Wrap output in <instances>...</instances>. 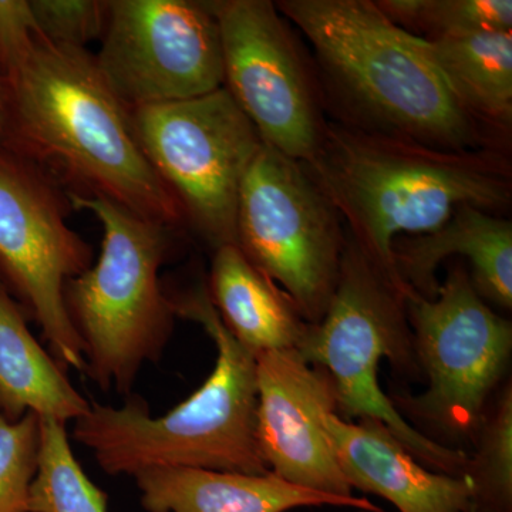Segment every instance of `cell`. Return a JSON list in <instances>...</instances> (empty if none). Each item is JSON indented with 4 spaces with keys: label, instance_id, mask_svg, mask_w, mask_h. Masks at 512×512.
<instances>
[{
    "label": "cell",
    "instance_id": "cell-16",
    "mask_svg": "<svg viewBox=\"0 0 512 512\" xmlns=\"http://www.w3.org/2000/svg\"><path fill=\"white\" fill-rule=\"evenodd\" d=\"M147 512H289L306 507L380 510L366 497L340 498L298 487L274 473L239 474L202 468L158 467L136 477Z\"/></svg>",
    "mask_w": 512,
    "mask_h": 512
},
{
    "label": "cell",
    "instance_id": "cell-24",
    "mask_svg": "<svg viewBox=\"0 0 512 512\" xmlns=\"http://www.w3.org/2000/svg\"><path fill=\"white\" fill-rule=\"evenodd\" d=\"M37 26L53 42L87 49L109 26L111 0H32Z\"/></svg>",
    "mask_w": 512,
    "mask_h": 512
},
{
    "label": "cell",
    "instance_id": "cell-13",
    "mask_svg": "<svg viewBox=\"0 0 512 512\" xmlns=\"http://www.w3.org/2000/svg\"><path fill=\"white\" fill-rule=\"evenodd\" d=\"M256 441L265 466L298 487L353 498L326 419L338 414V393L325 369L296 350L256 356Z\"/></svg>",
    "mask_w": 512,
    "mask_h": 512
},
{
    "label": "cell",
    "instance_id": "cell-23",
    "mask_svg": "<svg viewBox=\"0 0 512 512\" xmlns=\"http://www.w3.org/2000/svg\"><path fill=\"white\" fill-rule=\"evenodd\" d=\"M40 417L18 421L0 416V512H29V494L37 470Z\"/></svg>",
    "mask_w": 512,
    "mask_h": 512
},
{
    "label": "cell",
    "instance_id": "cell-15",
    "mask_svg": "<svg viewBox=\"0 0 512 512\" xmlns=\"http://www.w3.org/2000/svg\"><path fill=\"white\" fill-rule=\"evenodd\" d=\"M451 255L467 258L477 292L505 311L512 308V224L476 207L458 208L429 234L396 239L394 262L404 284L421 298L434 299L437 269Z\"/></svg>",
    "mask_w": 512,
    "mask_h": 512
},
{
    "label": "cell",
    "instance_id": "cell-22",
    "mask_svg": "<svg viewBox=\"0 0 512 512\" xmlns=\"http://www.w3.org/2000/svg\"><path fill=\"white\" fill-rule=\"evenodd\" d=\"M394 25L421 39L476 32H512L511 0H379Z\"/></svg>",
    "mask_w": 512,
    "mask_h": 512
},
{
    "label": "cell",
    "instance_id": "cell-4",
    "mask_svg": "<svg viewBox=\"0 0 512 512\" xmlns=\"http://www.w3.org/2000/svg\"><path fill=\"white\" fill-rule=\"evenodd\" d=\"M167 292L175 316L200 323L214 340L210 377L163 416H153L138 397L121 407L90 400L89 412L73 421V440L111 477L134 478L158 467L269 473L256 441V356L225 328L204 282Z\"/></svg>",
    "mask_w": 512,
    "mask_h": 512
},
{
    "label": "cell",
    "instance_id": "cell-21",
    "mask_svg": "<svg viewBox=\"0 0 512 512\" xmlns=\"http://www.w3.org/2000/svg\"><path fill=\"white\" fill-rule=\"evenodd\" d=\"M468 454L463 477L471 512H512V384L495 393Z\"/></svg>",
    "mask_w": 512,
    "mask_h": 512
},
{
    "label": "cell",
    "instance_id": "cell-2",
    "mask_svg": "<svg viewBox=\"0 0 512 512\" xmlns=\"http://www.w3.org/2000/svg\"><path fill=\"white\" fill-rule=\"evenodd\" d=\"M309 178L348 222L349 237L397 291L413 292L397 272L396 239L429 234L461 207L500 215L512 200L507 150H443L346 123H328Z\"/></svg>",
    "mask_w": 512,
    "mask_h": 512
},
{
    "label": "cell",
    "instance_id": "cell-5",
    "mask_svg": "<svg viewBox=\"0 0 512 512\" xmlns=\"http://www.w3.org/2000/svg\"><path fill=\"white\" fill-rule=\"evenodd\" d=\"M69 195V194H67ZM103 227L92 268L64 285V306L82 343L86 372L100 390L130 397L147 363L160 362L175 329L161 266L184 234L138 217L104 198L69 195Z\"/></svg>",
    "mask_w": 512,
    "mask_h": 512
},
{
    "label": "cell",
    "instance_id": "cell-12",
    "mask_svg": "<svg viewBox=\"0 0 512 512\" xmlns=\"http://www.w3.org/2000/svg\"><path fill=\"white\" fill-rule=\"evenodd\" d=\"M221 35L224 87L262 143L306 163L325 124L302 57L275 3L212 2Z\"/></svg>",
    "mask_w": 512,
    "mask_h": 512
},
{
    "label": "cell",
    "instance_id": "cell-6",
    "mask_svg": "<svg viewBox=\"0 0 512 512\" xmlns=\"http://www.w3.org/2000/svg\"><path fill=\"white\" fill-rule=\"evenodd\" d=\"M406 299L348 235L338 286L325 316L308 326L296 352L332 377L340 419L382 421L424 467L463 477L470 453L424 437L394 409L379 384L382 359L400 379L424 380L414 352Z\"/></svg>",
    "mask_w": 512,
    "mask_h": 512
},
{
    "label": "cell",
    "instance_id": "cell-11",
    "mask_svg": "<svg viewBox=\"0 0 512 512\" xmlns=\"http://www.w3.org/2000/svg\"><path fill=\"white\" fill-rule=\"evenodd\" d=\"M94 59L128 110L194 99L224 87L212 2L111 0L109 26Z\"/></svg>",
    "mask_w": 512,
    "mask_h": 512
},
{
    "label": "cell",
    "instance_id": "cell-17",
    "mask_svg": "<svg viewBox=\"0 0 512 512\" xmlns=\"http://www.w3.org/2000/svg\"><path fill=\"white\" fill-rule=\"evenodd\" d=\"M207 291L225 328L255 356L296 350L309 323L235 244L215 249Z\"/></svg>",
    "mask_w": 512,
    "mask_h": 512
},
{
    "label": "cell",
    "instance_id": "cell-1",
    "mask_svg": "<svg viewBox=\"0 0 512 512\" xmlns=\"http://www.w3.org/2000/svg\"><path fill=\"white\" fill-rule=\"evenodd\" d=\"M6 148L39 165L69 195L104 198L187 235L183 211L148 163L130 111L93 53L53 42L26 0H0Z\"/></svg>",
    "mask_w": 512,
    "mask_h": 512
},
{
    "label": "cell",
    "instance_id": "cell-3",
    "mask_svg": "<svg viewBox=\"0 0 512 512\" xmlns=\"http://www.w3.org/2000/svg\"><path fill=\"white\" fill-rule=\"evenodd\" d=\"M315 49L350 126L443 150H507L505 138L458 99L426 40L370 0L275 3ZM335 97V99H336Z\"/></svg>",
    "mask_w": 512,
    "mask_h": 512
},
{
    "label": "cell",
    "instance_id": "cell-20",
    "mask_svg": "<svg viewBox=\"0 0 512 512\" xmlns=\"http://www.w3.org/2000/svg\"><path fill=\"white\" fill-rule=\"evenodd\" d=\"M67 424L40 419V448L29 512H107L109 497L87 477L70 446Z\"/></svg>",
    "mask_w": 512,
    "mask_h": 512
},
{
    "label": "cell",
    "instance_id": "cell-8",
    "mask_svg": "<svg viewBox=\"0 0 512 512\" xmlns=\"http://www.w3.org/2000/svg\"><path fill=\"white\" fill-rule=\"evenodd\" d=\"M128 111L144 156L183 211L187 232L212 251L235 244L239 190L264 143L228 90Z\"/></svg>",
    "mask_w": 512,
    "mask_h": 512
},
{
    "label": "cell",
    "instance_id": "cell-9",
    "mask_svg": "<svg viewBox=\"0 0 512 512\" xmlns=\"http://www.w3.org/2000/svg\"><path fill=\"white\" fill-rule=\"evenodd\" d=\"M67 192L29 158L0 146V284L37 323L64 370L86 372L82 343L64 306V285L94 264L69 220Z\"/></svg>",
    "mask_w": 512,
    "mask_h": 512
},
{
    "label": "cell",
    "instance_id": "cell-26",
    "mask_svg": "<svg viewBox=\"0 0 512 512\" xmlns=\"http://www.w3.org/2000/svg\"><path fill=\"white\" fill-rule=\"evenodd\" d=\"M353 512H384V511L382 510V508H380V510H377V511L355 510Z\"/></svg>",
    "mask_w": 512,
    "mask_h": 512
},
{
    "label": "cell",
    "instance_id": "cell-10",
    "mask_svg": "<svg viewBox=\"0 0 512 512\" xmlns=\"http://www.w3.org/2000/svg\"><path fill=\"white\" fill-rule=\"evenodd\" d=\"M342 218L302 164L262 144L237 207V247L316 325L338 286L346 247Z\"/></svg>",
    "mask_w": 512,
    "mask_h": 512
},
{
    "label": "cell",
    "instance_id": "cell-19",
    "mask_svg": "<svg viewBox=\"0 0 512 512\" xmlns=\"http://www.w3.org/2000/svg\"><path fill=\"white\" fill-rule=\"evenodd\" d=\"M424 40L458 99L485 126L507 138L512 123V32Z\"/></svg>",
    "mask_w": 512,
    "mask_h": 512
},
{
    "label": "cell",
    "instance_id": "cell-18",
    "mask_svg": "<svg viewBox=\"0 0 512 512\" xmlns=\"http://www.w3.org/2000/svg\"><path fill=\"white\" fill-rule=\"evenodd\" d=\"M25 311L0 284V416L18 421L35 413L67 424L90 409L66 370L42 348Z\"/></svg>",
    "mask_w": 512,
    "mask_h": 512
},
{
    "label": "cell",
    "instance_id": "cell-7",
    "mask_svg": "<svg viewBox=\"0 0 512 512\" xmlns=\"http://www.w3.org/2000/svg\"><path fill=\"white\" fill-rule=\"evenodd\" d=\"M406 306L427 389L419 396L402 393L389 399L424 437L466 451L505 383L512 353L511 322L485 302L464 264L448 271L436 298L424 299L413 291Z\"/></svg>",
    "mask_w": 512,
    "mask_h": 512
},
{
    "label": "cell",
    "instance_id": "cell-14",
    "mask_svg": "<svg viewBox=\"0 0 512 512\" xmlns=\"http://www.w3.org/2000/svg\"><path fill=\"white\" fill-rule=\"evenodd\" d=\"M326 427L352 490L379 495L399 512H471L466 478L424 467L382 421L330 414Z\"/></svg>",
    "mask_w": 512,
    "mask_h": 512
},
{
    "label": "cell",
    "instance_id": "cell-25",
    "mask_svg": "<svg viewBox=\"0 0 512 512\" xmlns=\"http://www.w3.org/2000/svg\"><path fill=\"white\" fill-rule=\"evenodd\" d=\"M9 136V113L8 97H6V87L0 77V146L6 147Z\"/></svg>",
    "mask_w": 512,
    "mask_h": 512
}]
</instances>
